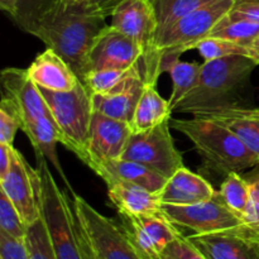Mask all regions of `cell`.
Instances as JSON below:
<instances>
[{"instance_id": "cell-1", "label": "cell", "mask_w": 259, "mask_h": 259, "mask_svg": "<svg viewBox=\"0 0 259 259\" xmlns=\"http://www.w3.org/2000/svg\"><path fill=\"white\" fill-rule=\"evenodd\" d=\"M106 27V18L93 12L88 4L62 5L57 3L38 22L30 34L58 53L80 81H83L91 48Z\"/></svg>"}, {"instance_id": "cell-2", "label": "cell", "mask_w": 259, "mask_h": 259, "mask_svg": "<svg viewBox=\"0 0 259 259\" xmlns=\"http://www.w3.org/2000/svg\"><path fill=\"white\" fill-rule=\"evenodd\" d=\"M257 67L248 56L204 61L197 82L174 108V113L202 114L243 105V96Z\"/></svg>"}, {"instance_id": "cell-3", "label": "cell", "mask_w": 259, "mask_h": 259, "mask_svg": "<svg viewBox=\"0 0 259 259\" xmlns=\"http://www.w3.org/2000/svg\"><path fill=\"white\" fill-rule=\"evenodd\" d=\"M172 128L194 144L205 168L219 176L242 172L259 164V157L227 126L207 119H171Z\"/></svg>"}, {"instance_id": "cell-4", "label": "cell", "mask_w": 259, "mask_h": 259, "mask_svg": "<svg viewBox=\"0 0 259 259\" xmlns=\"http://www.w3.org/2000/svg\"><path fill=\"white\" fill-rule=\"evenodd\" d=\"M37 171L40 179V217L57 259H82L73 204L60 189L51 174L46 157L37 154Z\"/></svg>"}, {"instance_id": "cell-5", "label": "cell", "mask_w": 259, "mask_h": 259, "mask_svg": "<svg viewBox=\"0 0 259 259\" xmlns=\"http://www.w3.org/2000/svg\"><path fill=\"white\" fill-rule=\"evenodd\" d=\"M233 0H211L189 13L156 38L154 65L158 76L180 60L182 53L195 50L197 43L209 37L215 25L227 15Z\"/></svg>"}, {"instance_id": "cell-6", "label": "cell", "mask_w": 259, "mask_h": 259, "mask_svg": "<svg viewBox=\"0 0 259 259\" xmlns=\"http://www.w3.org/2000/svg\"><path fill=\"white\" fill-rule=\"evenodd\" d=\"M39 90L58 129L61 143L88 166L89 136L94 114L89 89L80 81L70 91H51L40 88Z\"/></svg>"}, {"instance_id": "cell-7", "label": "cell", "mask_w": 259, "mask_h": 259, "mask_svg": "<svg viewBox=\"0 0 259 259\" xmlns=\"http://www.w3.org/2000/svg\"><path fill=\"white\" fill-rule=\"evenodd\" d=\"M72 204L89 244L99 259H143L121 224L100 214L83 197L72 192Z\"/></svg>"}, {"instance_id": "cell-8", "label": "cell", "mask_w": 259, "mask_h": 259, "mask_svg": "<svg viewBox=\"0 0 259 259\" xmlns=\"http://www.w3.org/2000/svg\"><path fill=\"white\" fill-rule=\"evenodd\" d=\"M110 17V25L132 38L143 51L146 83H157L159 76L154 65V43L158 24L151 0H123Z\"/></svg>"}, {"instance_id": "cell-9", "label": "cell", "mask_w": 259, "mask_h": 259, "mask_svg": "<svg viewBox=\"0 0 259 259\" xmlns=\"http://www.w3.org/2000/svg\"><path fill=\"white\" fill-rule=\"evenodd\" d=\"M169 125L171 119L148 131L133 132L121 158L144 164L169 179L184 167V158L175 146Z\"/></svg>"}, {"instance_id": "cell-10", "label": "cell", "mask_w": 259, "mask_h": 259, "mask_svg": "<svg viewBox=\"0 0 259 259\" xmlns=\"http://www.w3.org/2000/svg\"><path fill=\"white\" fill-rule=\"evenodd\" d=\"M164 217L176 227H182L194 234H209L235 228L242 219L225 205L219 191L212 199L195 205H162Z\"/></svg>"}, {"instance_id": "cell-11", "label": "cell", "mask_w": 259, "mask_h": 259, "mask_svg": "<svg viewBox=\"0 0 259 259\" xmlns=\"http://www.w3.org/2000/svg\"><path fill=\"white\" fill-rule=\"evenodd\" d=\"M0 191L13 202L27 227L39 219V175L37 169L29 167L23 154L17 149L9 171L0 176Z\"/></svg>"}, {"instance_id": "cell-12", "label": "cell", "mask_w": 259, "mask_h": 259, "mask_svg": "<svg viewBox=\"0 0 259 259\" xmlns=\"http://www.w3.org/2000/svg\"><path fill=\"white\" fill-rule=\"evenodd\" d=\"M136 66H139L143 72L142 48L128 35L113 25H108L98 35L91 48L86 66V76L93 71L126 70Z\"/></svg>"}, {"instance_id": "cell-13", "label": "cell", "mask_w": 259, "mask_h": 259, "mask_svg": "<svg viewBox=\"0 0 259 259\" xmlns=\"http://www.w3.org/2000/svg\"><path fill=\"white\" fill-rule=\"evenodd\" d=\"M132 134L131 123L109 118L94 110L89 136L88 166L95 171L100 164L120 159Z\"/></svg>"}, {"instance_id": "cell-14", "label": "cell", "mask_w": 259, "mask_h": 259, "mask_svg": "<svg viewBox=\"0 0 259 259\" xmlns=\"http://www.w3.org/2000/svg\"><path fill=\"white\" fill-rule=\"evenodd\" d=\"M189 238L207 259H259V235L244 224Z\"/></svg>"}, {"instance_id": "cell-15", "label": "cell", "mask_w": 259, "mask_h": 259, "mask_svg": "<svg viewBox=\"0 0 259 259\" xmlns=\"http://www.w3.org/2000/svg\"><path fill=\"white\" fill-rule=\"evenodd\" d=\"M124 229L143 259H161L169 243L181 232L164 214L123 218Z\"/></svg>"}, {"instance_id": "cell-16", "label": "cell", "mask_w": 259, "mask_h": 259, "mask_svg": "<svg viewBox=\"0 0 259 259\" xmlns=\"http://www.w3.org/2000/svg\"><path fill=\"white\" fill-rule=\"evenodd\" d=\"M2 83L5 95L17 105L23 125L42 116H52L39 88L29 77L27 68H4L2 71Z\"/></svg>"}, {"instance_id": "cell-17", "label": "cell", "mask_w": 259, "mask_h": 259, "mask_svg": "<svg viewBox=\"0 0 259 259\" xmlns=\"http://www.w3.org/2000/svg\"><path fill=\"white\" fill-rule=\"evenodd\" d=\"M217 192L204 177L184 166L167 179L157 194L162 205H195L212 199Z\"/></svg>"}, {"instance_id": "cell-18", "label": "cell", "mask_w": 259, "mask_h": 259, "mask_svg": "<svg viewBox=\"0 0 259 259\" xmlns=\"http://www.w3.org/2000/svg\"><path fill=\"white\" fill-rule=\"evenodd\" d=\"M27 71L33 82L46 90L70 91L80 83L70 65L51 48L39 53Z\"/></svg>"}, {"instance_id": "cell-19", "label": "cell", "mask_w": 259, "mask_h": 259, "mask_svg": "<svg viewBox=\"0 0 259 259\" xmlns=\"http://www.w3.org/2000/svg\"><path fill=\"white\" fill-rule=\"evenodd\" d=\"M106 186L109 200L121 218L163 214L162 202L156 192L125 181H113Z\"/></svg>"}, {"instance_id": "cell-20", "label": "cell", "mask_w": 259, "mask_h": 259, "mask_svg": "<svg viewBox=\"0 0 259 259\" xmlns=\"http://www.w3.org/2000/svg\"><path fill=\"white\" fill-rule=\"evenodd\" d=\"M94 172L99 175L106 185L113 181H125L138 185L156 194L159 192L167 181V177L159 172L138 162L123 158L100 164Z\"/></svg>"}, {"instance_id": "cell-21", "label": "cell", "mask_w": 259, "mask_h": 259, "mask_svg": "<svg viewBox=\"0 0 259 259\" xmlns=\"http://www.w3.org/2000/svg\"><path fill=\"white\" fill-rule=\"evenodd\" d=\"M192 116L217 121L229 128L247 144L250 151L259 157V108L238 106L227 110L196 114Z\"/></svg>"}, {"instance_id": "cell-22", "label": "cell", "mask_w": 259, "mask_h": 259, "mask_svg": "<svg viewBox=\"0 0 259 259\" xmlns=\"http://www.w3.org/2000/svg\"><path fill=\"white\" fill-rule=\"evenodd\" d=\"M146 86L143 77H136L113 94H91L94 110L109 118L131 123L137 104Z\"/></svg>"}, {"instance_id": "cell-23", "label": "cell", "mask_w": 259, "mask_h": 259, "mask_svg": "<svg viewBox=\"0 0 259 259\" xmlns=\"http://www.w3.org/2000/svg\"><path fill=\"white\" fill-rule=\"evenodd\" d=\"M22 131L29 139L33 149H34L35 156L39 154V156L46 157V159L51 162V164L55 167L56 171L62 177V181L65 182L68 190L72 191V187H71L70 182H68L65 172H63L62 166H61L60 159L57 157L56 146H57V143H61V138L52 116H42V118L37 119L32 123L25 124V125H23Z\"/></svg>"}, {"instance_id": "cell-24", "label": "cell", "mask_w": 259, "mask_h": 259, "mask_svg": "<svg viewBox=\"0 0 259 259\" xmlns=\"http://www.w3.org/2000/svg\"><path fill=\"white\" fill-rule=\"evenodd\" d=\"M172 108L169 101L162 98L156 83H146L137 104L131 125L133 132H144L171 119Z\"/></svg>"}, {"instance_id": "cell-25", "label": "cell", "mask_w": 259, "mask_h": 259, "mask_svg": "<svg viewBox=\"0 0 259 259\" xmlns=\"http://www.w3.org/2000/svg\"><path fill=\"white\" fill-rule=\"evenodd\" d=\"M136 77H143L139 66L126 70L93 71L88 73L82 82L91 94H113L125 88Z\"/></svg>"}, {"instance_id": "cell-26", "label": "cell", "mask_w": 259, "mask_h": 259, "mask_svg": "<svg viewBox=\"0 0 259 259\" xmlns=\"http://www.w3.org/2000/svg\"><path fill=\"white\" fill-rule=\"evenodd\" d=\"M200 71H201V65L197 62H184L177 60L169 66L167 72L171 75L172 78V93L168 101L172 110L196 85Z\"/></svg>"}, {"instance_id": "cell-27", "label": "cell", "mask_w": 259, "mask_h": 259, "mask_svg": "<svg viewBox=\"0 0 259 259\" xmlns=\"http://www.w3.org/2000/svg\"><path fill=\"white\" fill-rule=\"evenodd\" d=\"M219 194L228 207L243 222L248 202H249V184L239 172H232L225 176Z\"/></svg>"}, {"instance_id": "cell-28", "label": "cell", "mask_w": 259, "mask_h": 259, "mask_svg": "<svg viewBox=\"0 0 259 259\" xmlns=\"http://www.w3.org/2000/svg\"><path fill=\"white\" fill-rule=\"evenodd\" d=\"M209 2L211 0H151L158 24L157 37L182 17Z\"/></svg>"}, {"instance_id": "cell-29", "label": "cell", "mask_w": 259, "mask_h": 259, "mask_svg": "<svg viewBox=\"0 0 259 259\" xmlns=\"http://www.w3.org/2000/svg\"><path fill=\"white\" fill-rule=\"evenodd\" d=\"M259 35V24L249 20H233L222 18L209 37L224 38L244 47H249Z\"/></svg>"}, {"instance_id": "cell-30", "label": "cell", "mask_w": 259, "mask_h": 259, "mask_svg": "<svg viewBox=\"0 0 259 259\" xmlns=\"http://www.w3.org/2000/svg\"><path fill=\"white\" fill-rule=\"evenodd\" d=\"M57 3L58 0H18L17 13L13 20L23 32L30 34L38 22L55 8Z\"/></svg>"}, {"instance_id": "cell-31", "label": "cell", "mask_w": 259, "mask_h": 259, "mask_svg": "<svg viewBox=\"0 0 259 259\" xmlns=\"http://www.w3.org/2000/svg\"><path fill=\"white\" fill-rule=\"evenodd\" d=\"M25 244L29 253V259H57L42 217L28 227Z\"/></svg>"}, {"instance_id": "cell-32", "label": "cell", "mask_w": 259, "mask_h": 259, "mask_svg": "<svg viewBox=\"0 0 259 259\" xmlns=\"http://www.w3.org/2000/svg\"><path fill=\"white\" fill-rule=\"evenodd\" d=\"M195 50L199 51L204 61L218 60L230 56H248V48L232 40L218 37H206L197 43Z\"/></svg>"}, {"instance_id": "cell-33", "label": "cell", "mask_w": 259, "mask_h": 259, "mask_svg": "<svg viewBox=\"0 0 259 259\" xmlns=\"http://www.w3.org/2000/svg\"><path fill=\"white\" fill-rule=\"evenodd\" d=\"M23 120L14 101L3 95L0 101V143L13 144L17 132L22 131Z\"/></svg>"}, {"instance_id": "cell-34", "label": "cell", "mask_w": 259, "mask_h": 259, "mask_svg": "<svg viewBox=\"0 0 259 259\" xmlns=\"http://www.w3.org/2000/svg\"><path fill=\"white\" fill-rule=\"evenodd\" d=\"M28 227L20 218L13 202L0 191V230L17 239H25Z\"/></svg>"}, {"instance_id": "cell-35", "label": "cell", "mask_w": 259, "mask_h": 259, "mask_svg": "<svg viewBox=\"0 0 259 259\" xmlns=\"http://www.w3.org/2000/svg\"><path fill=\"white\" fill-rule=\"evenodd\" d=\"M249 184V202L243 218V224L249 227L259 235V164L244 175Z\"/></svg>"}, {"instance_id": "cell-36", "label": "cell", "mask_w": 259, "mask_h": 259, "mask_svg": "<svg viewBox=\"0 0 259 259\" xmlns=\"http://www.w3.org/2000/svg\"><path fill=\"white\" fill-rule=\"evenodd\" d=\"M161 259H207L201 250L190 240L189 237L181 234L176 238L162 253Z\"/></svg>"}, {"instance_id": "cell-37", "label": "cell", "mask_w": 259, "mask_h": 259, "mask_svg": "<svg viewBox=\"0 0 259 259\" xmlns=\"http://www.w3.org/2000/svg\"><path fill=\"white\" fill-rule=\"evenodd\" d=\"M0 259H29L25 239H17L0 230Z\"/></svg>"}, {"instance_id": "cell-38", "label": "cell", "mask_w": 259, "mask_h": 259, "mask_svg": "<svg viewBox=\"0 0 259 259\" xmlns=\"http://www.w3.org/2000/svg\"><path fill=\"white\" fill-rule=\"evenodd\" d=\"M225 17L233 20H249L259 24V0H233Z\"/></svg>"}, {"instance_id": "cell-39", "label": "cell", "mask_w": 259, "mask_h": 259, "mask_svg": "<svg viewBox=\"0 0 259 259\" xmlns=\"http://www.w3.org/2000/svg\"><path fill=\"white\" fill-rule=\"evenodd\" d=\"M121 2L123 0H88V7L93 12L108 18L113 14L114 10Z\"/></svg>"}, {"instance_id": "cell-40", "label": "cell", "mask_w": 259, "mask_h": 259, "mask_svg": "<svg viewBox=\"0 0 259 259\" xmlns=\"http://www.w3.org/2000/svg\"><path fill=\"white\" fill-rule=\"evenodd\" d=\"M14 152L15 148L13 144L0 143V176L9 171L14 158Z\"/></svg>"}, {"instance_id": "cell-41", "label": "cell", "mask_w": 259, "mask_h": 259, "mask_svg": "<svg viewBox=\"0 0 259 259\" xmlns=\"http://www.w3.org/2000/svg\"><path fill=\"white\" fill-rule=\"evenodd\" d=\"M76 229H77L78 243H80V249H81V254H82V259H99L96 257L95 253H94L91 245L89 244L88 239H86V235L83 234L82 229H81L80 224H78L77 218H76Z\"/></svg>"}, {"instance_id": "cell-42", "label": "cell", "mask_w": 259, "mask_h": 259, "mask_svg": "<svg viewBox=\"0 0 259 259\" xmlns=\"http://www.w3.org/2000/svg\"><path fill=\"white\" fill-rule=\"evenodd\" d=\"M18 7V0H0V8L9 15L10 18L15 17Z\"/></svg>"}, {"instance_id": "cell-43", "label": "cell", "mask_w": 259, "mask_h": 259, "mask_svg": "<svg viewBox=\"0 0 259 259\" xmlns=\"http://www.w3.org/2000/svg\"><path fill=\"white\" fill-rule=\"evenodd\" d=\"M248 57L254 61L255 65H259V35L255 38L254 42L248 47Z\"/></svg>"}, {"instance_id": "cell-44", "label": "cell", "mask_w": 259, "mask_h": 259, "mask_svg": "<svg viewBox=\"0 0 259 259\" xmlns=\"http://www.w3.org/2000/svg\"><path fill=\"white\" fill-rule=\"evenodd\" d=\"M62 5H83L88 4V0H58Z\"/></svg>"}]
</instances>
